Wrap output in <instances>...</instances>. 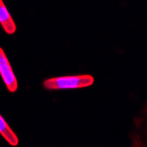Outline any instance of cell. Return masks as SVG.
I'll return each mask as SVG.
<instances>
[{"label": "cell", "mask_w": 147, "mask_h": 147, "mask_svg": "<svg viewBox=\"0 0 147 147\" xmlns=\"http://www.w3.org/2000/svg\"><path fill=\"white\" fill-rule=\"evenodd\" d=\"M94 79L92 76L84 74L52 77L46 80L43 83V85L48 90H60L88 87L94 83Z\"/></svg>", "instance_id": "6da1fadb"}, {"label": "cell", "mask_w": 147, "mask_h": 147, "mask_svg": "<svg viewBox=\"0 0 147 147\" xmlns=\"http://www.w3.org/2000/svg\"><path fill=\"white\" fill-rule=\"evenodd\" d=\"M0 74L7 90L16 92L18 89V82L5 52L0 47Z\"/></svg>", "instance_id": "7a4b0ae2"}, {"label": "cell", "mask_w": 147, "mask_h": 147, "mask_svg": "<svg viewBox=\"0 0 147 147\" xmlns=\"http://www.w3.org/2000/svg\"><path fill=\"white\" fill-rule=\"evenodd\" d=\"M0 24L4 30L9 35L13 34L16 30L15 22L2 0H0Z\"/></svg>", "instance_id": "3957f363"}, {"label": "cell", "mask_w": 147, "mask_h": 147, "mask_svg": "<svg viewBox=\"0 0 147 147\" xmlns=\"http://www.w3.org/2000/svg\"><path fill=\"white\" fill-rule=\"evenodd\" d=\"M0 134L11 146H15L18 145V138H17L16 135L10 129L7 122L5 121L1 115H0Z\"/></svg>", "instance_id": "277c9868"}]
</instances>
